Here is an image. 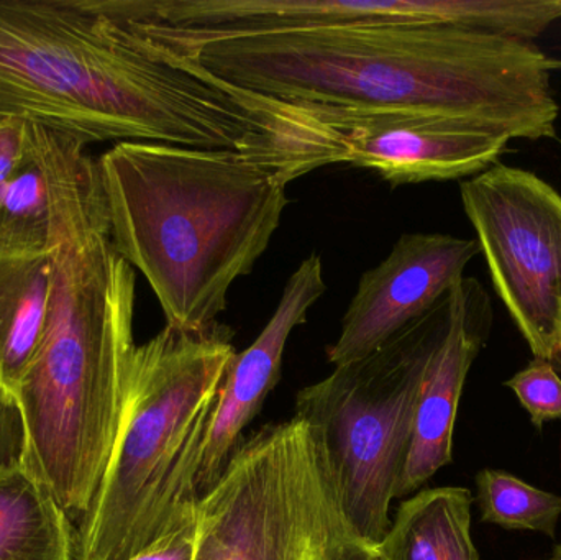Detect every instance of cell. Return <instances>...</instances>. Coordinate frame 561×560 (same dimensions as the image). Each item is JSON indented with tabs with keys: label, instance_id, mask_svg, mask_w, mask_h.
Masks as SVG:
<instances>
[{
	"label": "cell",
	"instance_id": "8",
	"mask_svg": "<svg viewBox=\"0 0 561 560\" xmlns=\"http://www.w3.org/2000/svg\"><path fill=\"white\" fill-rule=\"evenodd\" d=\"M491 282L534 357L561 351V194L523 168L497 163L460 184Z\"/></svg>",
	"mask_w": 561,
	"mask_h": 560
},
{
	"label": "cell",
	"instance_id": "12",
	"mask_svg": "<svg viewBox=\"0 0 561 560\" xmlns=\"http://www.w3.org/2000/svg\"><path fill=\"white\" fill-rule=\"evenodd\" d=\"M0 560H78V533L25 459L0 469Z\"/></svg>",
	"mask_w": 561,
	"mask_h": 560
},
{
	"label": "cell",
	"instance_id": "17",
	"mask_svg": "<svg viewBox=\"0 0 561 560\" xmlns=\"http://www.w3.org/2000/svg\"><path fill=\"white\" fill-rule=\"evenodd\" d=\"M504 385L516 393L537 430L549 421L561 420V378L552 362L534 357Z\"/></svg>",
	"mask_w": 561,
	"mask_h": 560
},
{
	"label": "cell",
	"instance_id": "18",
	"mask_svg": "<svg viewBox=\"0 0 561 560\" xmlns=\"http://www.w3.org/2000/svg\"><path fill=\"white\" fill-rule=\"evenodd\" d=\"M32 153V122L0 115V190Z\"/></svg>",
	"mask_w": 561,
	"mask_h": 560
},
{
	"label": "cell",
	"instance_id": "15",
	"mask_svg": "<svg viewBox=\"0 0 561 560\" xmlns=\"http://www.w3.org/2000/svg\"><path fill=\"white\" fill-rule=\"evenodd\" d=\"M51 204L45 173L33 150L0 190V260L48 255Z\"/></svg>",
	"mask_w": 561,
	"mask_h": 560
},
{
	"label": "cell",
	"instance_id": "22",
	"mask_svg": "<svg viewBox=\"0 0 561 560\" xmlns=\"http://www.w3.org/2000/svg\"><path fill=\"white\" fill-rule=\"evenodd\" d=\"M556 362H559V365H560V368H561V351H560L559 357H557Z\"/></svg>",
	"mask_w": 561,
	"mask_h": 560
},
{
	"label": "cell",
	"instance_id": "14",
	"mask_svg": "<svg viewBox=\"0 0 561 560\" xmlns=\"http://www.w3.org/2000/svg\"><path fill=\"white\" fill-rule=\"evenodd\" d=\"M49 293V253L0 260V388L12 397L42 341Z\"/></svg>",
	"mask_w": 561,
	"mask_h": 560
},
{
	"label": "cell",
	"instance_id": "7",
	"mask_svg": "<svg viewBox=\"0 0 561 560\" xmlns=\"http://www.w3.org/2000/svg\"><path fill=\"white\" fill-rule=\"evenodd\" d=\"M450 293L381 347L333 367L296 397V416L322 437L346 516L373 546L391 526L422 384L450 322Z\"/></svg>",
	"mask_w": 561,
	"mask_h": 560
},
{
	"label": "cell",
	"instance_id": "4",
	"mask_svg": "<svg viewBox=\"0 0 561 560\" xmlns=\"http://www.w3.org/2000/svg\"><path fill=\"white\" fill-rule=\"evenodd\" d=\"M112 242L167 325L201 332L229 308L289 206L275 171L226 148L118 141L98 158Z\"/></svg>",
	"mask_w": 561,
	"mask_h": 560
},
{
	"label": "cell",
	"instance_id": "13",
	"mask_svg": "<svg viewBox=\"0 0 561 560\" xmlns=\"http://www.w3.org/2000/svg\"><path fill=\"white\" fill-rule=\"evenodd\" d=\"M473 495L463 487L421 490L401 503L381 545V560H481L471 536Z\"/></svg>",
	"mask_w": 561,
	"mask_h": 560
},
{
	"label": "cell",
	"instance_id": "19",
	"mask_svg": "<svg viewBox=\"0 0 561 560\" xmlns=\"http://www.w3.org/2000/svg\"><path fill=\"white\" fill-rule=\"evenodd\" d=\"M25 433L12 395L0 388V469L22 459Z\"/></svg>",
	"mask_w": 561,
	"mask_h": 560
},
{
	"label": "cell",
	"instance_id": "9",
	"mask_svg": "<svg viewBox=\"0 0 561 560\" xmlns=\"http://www.w3.org/2000/svg\"><path fill=\"white\" fill-rule=\"evenodd\" d=\"M480 253L477 239L445 233H404L391 253L363 273L327 361H358L427 315L461 279Z\"/></svg>",
	"mask_w": 561,
	"mask_h": 560
},
{
	"label": "cell",
	"instance_id": "11",
	"mask_svg": "<svg viewBox=\"0 0 561 560\" xmlns=\"http://www.w3.org/2000/svg\"><path fill=\"white\" fill-rule=\"evenodd\" d=\"M493 328V305L478 279L463 278L450 293V322L419 397L408 460L396 499L412 495L454 459L458 404L471 365Z\"/></svg>",
	"mask_w": 561,
	"mask_h": 560
},
{
	"label": "cell",
	"instance_id": "1",
	"mask_svg": "<svg viewBox=\"0 0 561 560\" xmlns=\"http://www.w3.org/2000/svg\"><path fill=\"white\" fill-rule=\"evenodd\" d=\"M32 140L51 204V293L42 341L13 400L23 459L81 522L124 416L137 348V275L112 242L88 144L36 124Z\"/></svg>",
	"mask_w": 561,
	"mask_h": 560
},
{
	"label": "cell",
	"instance_id": "20",
	"mask_svg": "<svg viewBox=\"0 0 561 560\" xmlns=\"http://www.w3.org/2000/svg\"><path fill=\"white\" fill-rule=\"evenodd\" d=\"M199 519L186 523L130 560H194Z\"/></svg>",
	"mask_w": 561,
	"mask_h": 560
},
{
	"label": "cell",
	"instance_id": "3",
	"mask_svg": "<svg viewBox=\"0 0 561 560\" xmlns=\"http://www.w3.org/2000/svg\"><path fill=\"white\" fill-rule=\"evenodd\" d=\"M0 115L94 141L250 155L263 127L138 32L124 0H0Z\"/></svg>",
	"mask_w": 561,
	"mask_h": 560
},
{
	"label": "cell",
	"instance_id": "2",
	"mask_svg": "<svg viewBox=\"0 0 561 560\" xmlns=\"http://www.w3.org/2000/svg\"><path fill=\"white\" fill-rule=\"evenodd\" d=\"M161 48L224 84L287 107L450 115L503 128L513 140L556 137L552 78L561 61L520 39L386 23Z\"/></svg>",
	"mask_w": 561,
	"mask_h": 560
},
{
	"label": "cell",
	"instance_id": "10",
	"mask_svg": "<svg viewBox=\"0 0 561 560\" xmlns=\"http://www.w3.org/2000/svg\"><path fill=\"white\" fill-rule=\"evenodd\" d=\"M327 285L319 253L304 259L284 285L278 308L255 342L237 354L220 388L197 477L199 495L209 492L243 443V431L259 416L280 380L284 348L290 332L307 321Z\"/></svg>",
	"mask_w": 561,
	"mask_h": 560
},
{
	"label": "cell",
	"instance_id": "5",
	"mask_svg": "<svg viewBox=\"0 0 561 560\" xmlns=\"http://www.w3.org/2000/svg\"><path fill=\"white\" fill-rule=\"evenodd\" d=\"M233 332L164 325L137 345L121 430L98 493L79 522L78 560H130L197 518L204 447Z\"/></svg>",
	"mask_w": 561,
	"mask_h": 560
},
{
	"label": "cell",
	"instance_id": "6",
	"mask_svg": "<svg viewBox=\"0 0 561 560\" xmlns=\"http://www.w3.org/2000/svg\"><path fill=\"white\" fill-rule=\"evenodd\" d=\"M197 519L194 560H381L343 510L322 437L297 416L243 439Z\"/></svg>",
	"mask_w": 561,
	"mask_h": 560
},
{
	"label": "cell",
	"instance_id": "16",
	"mask_svg": "<svg viewBox=\"0 0 561 560\" xmlns=\"http://www.w3.org/2000/svg\"><path fill=\"white\" fill-rule=\"evenodd\" d=\"M481 522L510 532H533L556 538L561 495L536 489L513 473L483 469L477 476Z\"/></svg>",
	"mask_w": 561,
	"mask_h": 560
},
{
	"label": "cell",
	"instance_id": "21",
	"mask_svg": "<svg viewBox=\"0 0 561 560\" xmlns=\"http://www.w3.org/2000/svg\"><path fill=\"white\" fill-rule=\"evenodd\" d=\"M547 560H561V542L553 548L552 556Z\"/></svg>",
	"mask_w": 561,
	"mask_h": 560
}]
</instances>
